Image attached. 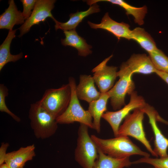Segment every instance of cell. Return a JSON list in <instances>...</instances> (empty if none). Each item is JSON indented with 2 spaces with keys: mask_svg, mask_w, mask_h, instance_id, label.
<instances>
[{
  "mask_svg": "<svg viewBox=\"0 0 168 168\" xmlns=\"http://www.w3.org/2000/svg\"><path fill=\"white\" fill-rule=\"evenodd\" d=\"M168 85V73L156 70L155 73Z\"/></svg>",
  "mask_w": 168,
  "mask_h": 168,
  "instance_id": "f1b7e54d",
  "label": "cell"
},
{
  "mask_svg": "<svg viewBox=\"0 0 168 168\" xmlns=\"http://www.w3.org/2000/svg\"><path fill=\"white\" fill-rule=\"evenodd\" d=\"M110 98L108 92L101 93L99 99L89 103L88 110L93 119V129L98 133L100 132V119L103 114L107 111V103Z\"/></svg>",
  "mask_w": 168,
  "mask_h": 168,
  "instance_id": "ffe728a7",
  "label": "cell"
},
{
  "mask_svg": "<svg viewBox=\"0 0 168 168\" xmlns=\"http://www.w3.org/2000/svg\"><path fill=\"white\" fill-rule=\"evenodd\" d=\"M92 77L90 75H81L79 82L76 86V92L78 99L90 103L100 98L101 93L96 89Z\"/></svg>",
  "mask_w": 168,
  "mask_h": 168,
  "instance_id": "5bb4252c",
  "label": "cell"
},
{
  "mask_svg": "<svg viewBox=\"0 0 168 168\" xmlns=\"http://www.w3.org/2000/svg\"><path fill=\"white\" fill-rule=\"evenodd\" d=\"M131 40L137 42L148 53L157 48L156 43L151 35L143 28L136 27L131 30Z\"/></svg>",
  "mask_w": 168,
  "mask_h": 168,
  "instance_id": "603a6c76",
  "label": "cell"
},
{
  "mask_svg": "<svg viewBox=\"0 0 168 168\" xmlns=\"http://www.w3.org/2000/svg\"><path fill=\"white\" fill-rule=\"evenodd\" d=\"M112 56L111 55L105 58L91 71L93 73L92 77L94 82L101 93L107 92L113 87L118 77L117 68L107 65Z\"/></svg>",
  "mask_w": 168,
  "mask_h": 168,
  "instance_id": "9c48e42d",
  "label": "cell"
},
{
  "mask_svg": "<svg viewBox=\"0 0 168 168\" xmlns=\"http://www.w3.org/2000/svg\"><path fill=\"white\" fill-rule=\"evenodd\" d=\"M90 27L93 29H102L113 34L118 40L124 38L128 40H131V30L129 25L124 22H117L112 19L108 12L106 13L99 24H95L88 21Z\"/></svg>",
  "mask_w": 168,
  "mask_h": 168,
  "instance_id": "7c38bea8",
  "label": "cell"
},
{
  "mask_svg": "<svg viewBox=\"0 0 168 168\" xmlns=\"http://www.w3.org/2000/svg\"><path fill=\"white\" fill-rule=\"evenodd\" d=\"M100 2H108L120 6L125 11L127 15H131L133 16L136 23L140 26L144 24V19L147 11L146 6L136 7L122 0H90L87 1L86 2L88 5L91 6Z\"/></svg>",
  "mask_w": 168,
  "mask_h": 168,
  "instance_id": "e0dca14e",
  "label": "cell"
},
{
  "mask_svg": "<svg viewBox=\"0 0 168 168\" xmlns=\"http://www.w3.org/2000/svg\"><path fill=\"white\" fill-rule=\"evenodd\" d=\"M91 137L98 148L111 157L120 159L135 155L150 157L149 153L142 151L128 137L118 136L108 139H102L95 135Z\"/></svg>",
  "mask_w": 168,
  "mask_h": 168,
  "instance_id": "6da1fadb",
  "label": "cell"
},
{
  "mask_svg": "<svg viewBox=\"0 0 168 168\" xmlns=\"http://www.w3.org/2000/svg\"><path fill=\"white\" fill-rule=\"evenodd\" d=\"M155 168L154 167L153 168Z\"/></svg>",
  "mask_w": 168,
  "mask_h": 168,
  "instance_id": "1f68e13d",
  "label": "cell"
},
{
  "mask_svg": "<svg viewBox=\"0 0 168 168\" xmlns=\"http://www.w3.org/2000/svg\"><path fill=\"white\" fill-rule=\"evenodd\" d=\"M0 168H9L7 165L5 163H4L0 165Z\"/></svg>",
  "mask_w": 168,
  "mask_h": 168,
  "instance_id": "4dcf8cb0",
  "label": "cell"
},
{
  "mask_svg": "<svg viewBox=\"0 0 168 168\" xmlns=\"http://www.w3.org/2000/svg\"><path fill=\"white\" fill-rule=\"evenodd\" d=\"M17 29L9 30L6 38L0 46V71L7 63L15 62L21 58L22 53L16 55L12 54L10 52V46L12 39L15 37Z\"/></svg>",
  "mask_w": 168,
  "mask_h": 168,
  "instance_id": "7402d4cb",
  "label": "cell"
},
{
  "mask_svg": "<svg viewBox=\"0 0 168 168\" xmlns=\"http://www.w3.org/2000/svg\"><path fill=\"white\" fill-rule=\"evenodd\" d=\"M133 74L126 62L122 64L117 72L119 79L107 92L110 96V104L114 110H119L124 106L126 95H130L134 91L135 86L132 78Z\"/></svg>",
  "mask_w": 168,
  "mask_h": 168,
  "instance_id": "8992f818",
  "label": "cell"
},
{
  "mask_svg": "<svg viewBox=\"0 0 168 168\" xmlns=\"http://www.w3.org/2000/svg\"><path fill=\"white\" fill-rule=\"evenodd\" d=\"M68 83L71 91L70 102L64 112L56 119L57 123L60 124H69L78 122L93 129L92 118L88 111L85 110L82 106L77 95L75 79L69 77Z\"/></svg>",
  "mask_w": 168,
  "mask_h": 168,
  "instance_id": "277c9868",
  "label": "cell"
},
{
  "mask_svg": "<svg viewBox=\"0 0 168 168\" xmlns=\"http://www.w3.org/2000/svg\"><path fill=\"white\" fill-rule=\"evenodd\" d=\"M148 54L156 69L168 73V57L163 51L157 48Z\"/></svg>",
  "mask_w": 168,
  "mask_h": 168,
  "instance_id": "cb8c5ba5",
  "label": "cell"
},
{
  "mask_svg": "<svg viewBox=\"0 0 168 168\" xmlns=\"http://www.w3.org/2000/svg\"><path fill=\"white\" fill-rule=\"evenodd\" d=\"M34 144L7 153L5 163L9 168H23L25 163L32 160L36 154Z\"/></svg>",
  "mask_w": 168,
  "mask_h": 168,
  "instance_id": "4fadbf2b",
  "label": "cell"
},
{
  "mask_svg": "<svg viewBox=\"0 0 168 168\" xmlns=\"http://www.w3.org/2000/svg\"><path fill=\"white\" fill-rule=\"evenodd\" d=\"M88 128L80 124L75 151V159L83 168H93L98 156L97 147L89 136Z\"/></svg>",
  "mask_w": 168,
  "mask_h": 168,
  "instance_id": "5b68a950",
  "label": "cell"
},
{
  "mask_svg": "<svg viewBox=\"0 0 168 168\" xmlns=\"http://www.w3.org/2000/svg\"><path fill=\"white\" fill-rule=\"evenodd\" d=\"M149 118V123L154 133L155 140L153 150L158 156L164 157L167 156L168 148V139L162 133L156 123V116L158 113L154 108L147 103L141 108Z\"/></svg>",
  "mask_w": 168,
  "mask_h": 168,
  "instance_id": "8fae6325",
  "label": "cell"
},
{
  "mask_svg": "<svg viewBox=\"0 0 168 168\" xmlns=\"http://www.w3.org/2000/svg\"><path fill=\"white\" fill-rule=\"evenodd\" d=\"M28 117L31 128L37 138H48L56 133L58 127L56 119L38 101L30 104Z\"/></svg>",
  "mask_w": 168,
  "mask_h": 168,
  "instance_id": "7a4b0ae2",
  "label": "cell"
},
{
  "mask_svg": "<svg viewBox=\"0 0 168 168\" xmlns=\"http://www.w3.org/2000/svg\"><path fill=\"white\" fill-rule=\"evenodd\" d=\"M36 0H21L23 6V15L25 19H27L31 16L36 2Z\"/></svg>",
  "mask_w": 168,
  "mask_h": 168,
  "instance_id": "4316f807",
  "label": "cell"
},
{
  "mask_svg": "<svg viewBox=\"0 0 168 168\" xmlns=\"http://www.w3.org/2000/svg\"><path fill=\"white\" fill-rule=\"evenodd\" d=\"M54 0H38L30 16L26 20L24 23L19 28L20 34L19 37L29 31L30 28L35 25H38L42 21H44L46 18L50 17L54 21L55 19L51 13L54 7Z\"/></svg>",
  "mask_w": 168,
  "mask_h": 168,
  "instance_id": "30bf717a",
  "label": "cell"
},
{
  "mask_svg": "<svg viewBox=\"0 0 168 168\" xmlns=\"http://www.w3.org/2000/svg\"><path fill=\"white\" fill-rule=\"evenodd\" d=\"M9 146L7 142L2 143L0 147V165L5 163V159L7 153L6 151Z\"/></svg>",
  "mask_w": 168,
  "mask_h": 168,
  "instance_id": "83f0119b",
  "label": "cell"
},
{
  "mask_svg": "<svg viewBox=\"0 0 168 168\" xmlns=\"http://www.w3.org/2000/svg\"><path fill=\"white\" fill-rule=\"evenodd\" d=\"M63 31L65 38L61 40L62 44L75 48L77 50L78 55L81 56L86 57L91 54V46L78 34L76 30Z\"/></svg>",
  "mask_w": 168,
  "mask_h": 168,
  "instance_id": "ac0fdd59",
  "label": "cell"
},
{
  "mask_svg": "<svg viewBox=\"0 0 168 168\" xmlns=\"http://www.w3.org/2000/svg\"><path fill=\"white\" fill-rule=\"evenodd\" d=\"M97 149L98 156L93 168H124L132 164L129 157L120 159L114 158L104 153L98 148Z\"/></svg>",
  "mask_w": 168,
  "mask_h": 168,
  "instance_id": "44dd1931",
  "label": "cell"
},
{
  "mask_svg": "<svg viewBox=\"0 0 168 168\" xmlns=\"http://www.w3.org/2000/svg\"><path fill=\"white\" fill-rule=\"evenodd\" d=\"M130 96L129 103L123 108L115 111H107L102 116L110 124L115 137L118 136L121 122L130 112L136 108H142L147 104L143 97L138 95L136 91H134Z\"/></svg>",
  "mask_w": 168,
  "mask_h": 168,
  "instance_id": "ba28073f",
  "label": "cell"
},
{
  "mask_svg": "<svg viewBox=\"0 0 168 168\" xmlns=\"http://www.w3.org/2000/svg\"><path fill=\"white\" fill-rule=\"evenodd\" d=\"M144 114L141 108L133 110L120 126L118 136H130L135 138L142 143L152 156L158 157L146 137L143 125Z\"/></svg>",
  "mask_w": 168,
  "mask_h": 168,
  "instance_id": "52a82bcc",
  "label": "cell"
},
{
  "mask_svg": "<svg viewBox=\"0 0 168 168\" xmlns=\"http://www.w3.org/2000/svg\"><path fill=\"white\" fill-rule=\"evenodd\" d=\"M157 121H159L166 124L168 125V121L162 118L158 113L156 116Z\"/></svg>",
  "mask_w": 168,
  "mask_h": 168,
  "instance_id": "f546056e",
  "label": "cell"
},
{
  "mask_svg": "<svg viewBox=\"0 0 168 168\" xmlns=\"http://www.w3.org/2000/svg\"><path fill=\"white\" fill-rule=\"evenodd\" d=\"M8 3V8L0 16V29L12 30L15 25L23 24L25 19L13 0H9Z\"/></svg>",
  "mask_w": 168,
  "mask_h": 168,
  "instance_id": "2e32d148",
  "label": "cell"
},
{
  "mask_svg": "<svg viewBox=\"0 0 168 168\" xmlns=\"http://www.w3.org/2000/svg\"><path fill=\"white\" fill-rule=\"evenodd\" d=\"M8 89L3 84H0V111L5 112L10 115L15 121H21L20 118L11 111L5 103V98L8 95Z\"/></svg>",
  "mask_w": 168,
  "mask_h": 168,
  "instance_id": "484cf974",
  "label": "cell"
},
{
  "mask_svg": "<svg viewBox=\"0 0 168 168\" xmlns=\"http://www.w3.org/2000/svg\"><path fill=\"white\" fill-rule=\"evenodd\" d=\"M141 163L150 164L155 168H168V155L165 157L159 158L143 157L132 162V164Z\"/></svg>",
  "mask_w": 168,
  "mask_h": 168,
  "instance_id": "d4e9b609",
  "label": "cell"
},
{
  "mask_svg": "<svg viewBox=\"0 0 168 168\" xmlns=\"http://www.w3.org/2000/svg\"><path fill=\"white\" fill-rule=\"evenodd\" d=\"M125 62L133 74H149L156 70L149 56L144 54H133Z\"/></svg>",
  "mask_w": 168,
  "mask_h": 168,
  "instance_id": "9a60e30c",
  "label": "cell"
},
{
  "mask_svg": "<svg viewBox=\"0 0 168 168\" xmlns=\"http://www.w3.org/2000/svg\"><path fill=\"white\" fill-rule=\"evenodd\" d=\"M71 95V88L68 83L63 84L58 88L46 89L38 102L56 119L67 109L70 102Z\"/></svg>",
  "mask_w": 168,
  "mask_h": 168,
  "instance_id": "3957f363",
  "label": "cell"
},
{
  "mask_svg": "<svg viewBox=\"0 0 168 168\" xmlns=\"http://www.w3.org/2000/svg\"><path fill=\"white\" fill-rule=\"evenodd\" d=\"M100 11L99 7L96 3L90 6L86 11L70 14L69 20L65 22H60L55 19L54 21L55 23V29L56 30L60 29L63 31L76 30L77 26L85 17Z\"/></svg>",
  "mask_w": 168,
  "mask_h": 168,
  "instance_id": "d6986e66",
  "label": "cell"
}]
</instances>
